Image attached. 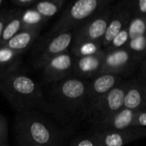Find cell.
I'll return each instance as SVG.
<instances>
[{
	"mask_svg": "<svg viewBox=\"0 0 146 146\" xmlns=\"http://www.w3.org/2000/svg\"><path fill=\"white\" fill-rule=\"evenodd\" d=\"M3 3V0H0V12H1V8H2Z\"/></svg>",
	"mask_w": 146,
	"mask_h": 146,
	"instance_id": "cell-32",
	"label": "cell"
},
{
	"mask_svg": "<svg viewBox=\"0 0 146 146\" xmlns=\"http://www.w3.org/2000/svg\"><path fill=\"white\" fill-rule=\"evenodd\" d=\"M128 41H129V35H128L127 26L114 37L110 44L104 50V51H112V50L125 48Z\"/></svg>",
	"mask_w": 146,
	"mask_h": 146,
	"instance_id": "cell-24",
	"label": "cell"
},
{
	"mask_svg": "<svg viewBox=\"0 0 146 146\" xmlns=\"http://www.w3.org/2000/svg\"><path fill=\"white\" fill-rule=\"evenodd\" d=\"M146 112L145 109L134 111L133 117V127L136 128H145Z\"/></svg>",
	"mask_w": 146,
	"mask_h": 146,
	"instance_id": "cell-27",
	"label": "cell"
},
{
	"mask_svg": "<svg viewBox=\"0 0 146 146\" xmlns=\"http://www.w3.org/2000/svg\"><path fill=\"white\" fill-rule=\"evenodd\" d=\"M134 111L122 108L107 119L93 125L94 131H118L133 127Z\"/></svg>",
	"mask_w": 146,
	"mask_h": 146,
	"instance_id": "cell-15",
	"label": "cell"
},
{
	"mask_svg": "<svg viewBox=\"0 0 146 146\" xmlns=\"http://www.w3.org/2000/svg\"><path fill=\"white\" fill-rule=\"evenodd\" d=\"M128 80H123L107 93L87 115L93 125L107 119L122 108Z\"/></svg>",
	"mask_w": 146,
	"mask_h": 146,
	"instance_id": "cell-7",
	"label": "cell"
},
{
	"mask_svg": "<svg viewBox=\"0 0 146 146\" xmlns=\"http://www.w3.org/2000/svg\"><path fill=\"white\" fill-rule=\"evenodd\" d=\"M48 21L44 19L33 8L22 10L21 16V31H38L45 25Z\"/></svg>",
	"mask_w": 146,
	"mask_h": 146,
	"instance_id": "cell-18",
	"label": "cell"
},
{
	"mask_svg": "<svg viewBox=\"0 0 146 146\" xmlns=\"http://www.w3.org/2000/svg\"><path fill=\"white\" fill-rule=\"evenodd\" d=\"M10 2L15 8L25 10L27 9L33 8L37 3V0H10Z\"/></svg>",
	"mask_w": 146,
	"mask_h": 146,
	"instance_id": "cell-28",
	"label": "cell"
},
{
	"mask_svg": "<svg viewBox=\"0 0 146 146\" xmlns=\"http://www.w3.org/2000/svg\"><path fill=\"white\" fill-rule=\"evenodd\" d=\"M16 138L42 146H62L65 133L34 110L17 113L15 120Z\"/></svg>",
	"mask_w": 146,
	"mask_h": 146,
	"instance_id": "cell-2",
	"label": "cell"
},
{
	"mask_svg": "<svg viewBox=\"0 0 146 146\" xmlns=\"http://www.w3.org/2000/svg\"><path fill=\"white\" fill-rule=\"evenodd\" d=\"M7 133L8 127L6 119L0 115V144L7 143Z\"/></svg>",
	"mask_w": 146,
	"mask_h": 146,
	"instance_id": "cell-29",
	"label": "cell"
},
{
	"mask_svg": "<svg viewBox=\"0 0 146 146\" xmlns=\"http://www.w3.org/2000/svg\"><path fill=\"white\" fill-rule=\"evenodd\" d=\"M22 9L14 8L9 9L8 18L5 21L1 38H0V46L4 45L9 39H11L16 33L21 31V16Z\"/></svg>",
	"mask_w": 146,
	"mask_h": 146,
	"instance_id": "cell-17",
	"label": "cell"
},
{
	"mask_svg": "<svg viewBox=\"0 0 146 146\" xmlns=\"http://www.w3.org/2000/svg\"><path fill=\"white\" fill-rule=\"evenodd\" d=\"M21 55L5 46H0V72L17 69L21 64Z\"/></svg>",
	"mask_w": 146,
	"mask_h": 146,
	"instance_id": "cell-21",
	"label": "cell"
},
{
	"mask_svg": "<svg viewBox=\"0 0 146 146\" xmlns=\"http://www.w3.org/2000/svg\"><path fill=\"white\" fill-rule=\"evenodd\" d=\"M0 146H8L7 143H3V144H0Z\"/></svg>",
	"mask_w": 146,
	"mask_h": 146,
	"instance_id": "cell-33",
	"label": "cell"
},
{
	"mask_svg": "<svg viewBox=\"0 0 146 146\" xmlns=\"http://www.w3.org/2000/svg\"><path fill=\"white\" fill-rule=\"evenodd\" d=\"M141 62L126 47L112 51H105L99 74H113L124 79L131 76Z\"/></svg>",
	"mask_w": 146,
	"mask_h": 146,
	"instance_id": "cell-6",
	"label": "cell"
},
{
	"mask_svg": "<svg viewBox=\"0 0 146 146\" xmlns=\"http://www.w3.org/2000/svg\"><path fill=\"white\" fill-rule=\"evenodd\" d=\"M74 31L57 34H48L41 39L33 52V66L42 69L51 59L67 52L74 39Z\"/></svg>",
	"mask_w": 146,
	"mask_h": 146,
	"instance_id": "cell-5",
	"label": "cell"
},
{
	"mask_svg": "<svg viewBox=\"0 0 146 146\" xmlns=\"http://www.w3.org/2000/svg\"><path fill=\"white\" fill-rule=\"evenodd\" d=\"M65 0H44L37 1L33 5V9L38 11L44 19L49 21L51 17L57 15L64 7Z\"/></svg>",
	"mask_w": 146,
	"mask_h": 146,
	"instance_id": "cell-20",
	"label": "cell"
},
{
	"mask_svg": "<svg viewBox=\"0 0 146 146\" xmlns=\"http://www.w3.org/2000/svg\"><path fill=\"white\" fill-rule=\"evenodd\" d=\"M132 17L146 18V0H126Z\"/></svg>",
	"mask_w": 146,
	"mask_h": 146,
	"instance_id": "cell-25",
	"label": "cell"
},
{
	"mask_svg": "<svg viewBox=\"0 0 146 146\" xmlns=\"http://www.w3.org/2000/svg\"><path fill=\"white\" fill-rule=\"evenodd\" d=\"M16 143H17L18 146H42L31 143L29 141H27V140H25L23 139H20V138H16Z\"/></svg>",
	"mask_w": 146,
	"mask_h": 146,
	"instance_id": "cell-31",
	"label": "cell"
},
{
	"mask_svg": "<svg viewBox=\"0 0 146 146\" xmlns=\"http://www.w3.org/2000/svg\"><path fill=\"white\" fill-rule=\"evenodd\" d=\"M112 2L113 0H78L71 2L64 9L62 15L48 34L75 31L95 14L110 5Z\"/></svg>",
	"mask_w": 146,
	"mask_h": 146,
	"instance_id": "cell-4",
	"label": "cell"
},
{
	"mask_svg": "<svg viewBox=\"0 0 146 146\" xmlns=\"http://www.w3.org/2000/svg\"><path fill=\"white\" fill-rule=\"evenodd\" d=\"M9 9H5L1 10V12H0V38H1L2 32H3L5 21H6V20L8 18V15H9Z\"/></svg>",
	"mask_w": 146,
	"mask_h": 146,
	"instance_id": "cell-30",
	"label": "cell"
},
{
	"mask_svg": "<svg viewBox=\"0 0 146 146\" xmlns=\"http://www.w3.org/2000/svg\"><path fill=\"white\" fill-rule=\"evenodd\" d=\"M111 15V5H109L95 14L83 25L74 31L73 41L92 40L101 42Z\"/></svg>",
	"mask_w": 146,
	"mask_h": 146,
	"instance_id": "cell-8",
	"label": "cell"
},
{
	"mask_svg": "<svg viewBox=\"0 0 146 146\" xmlns=\"http://www.w3.org/2000/svg\"><path fill=\"white\" fill-rule=\"evenodd\" d=\"M71 54L74 57H83L97 55L104 49L101 42L92 40L73 41L70 45Z\"/></svg>",
	"mask_w": 146,
	"mask_h": 146,
	"instance_id": "cell-19",
	"label": "cell"
},
{
	"mask_svg": "<svg viewBox=\"0 0 146 146\" xmlns=\"http://www.w3.org/2000/svg\"><path fill=\"white\" fill-rule=\"evenodd\" d=\"M101 146H124L146 136L145 128L130 127L118 131H94Z\"/></svg>",
	"mask_w": 146,
	"mask_h": 146,
	"instance_id": "cell-11",
	"label": "cell"
},
{
	"mask_svg": "<svg viewBox=\"0 0 146 146\" xmlns=\"http://www.w3.org/2000/svg\"><path fill=\"white\" fill-rule=\"evenodd\" d=\"M124 108L137 111L146 108L145 79L135 76L128 80L124 97Z\"/></svg>",
	"mask_w": 146,
	"mask_h": 146,
	"instance_id": "cell-14",
	"label": "cell"
},
{
	"mask_svg": "<svg viewBox=\"0 0 146 146\" xmlns=\"http://www.w3.org/2000/svg\"><path fill=\"white\" fill-rule=\"evenodd\" d=\"M74 57L68 51L51 59L42 68L43 79L47 83H56L72 77Z\"/></svg>",
	"mask_w": 146,
	"mask_h": 146,
	"instance_id": "cell-10",
	"label": "cell"
},
{
	"mask_svg": "<svg viewBox=\"0 0 146 146\" xmlns=\"http://www.w3.org/2000/svg\"><path fill=\"white\" fill-rule=\"evenodd\" d=\"M126 48L139 61L145 60L146 38L145 35L138 36L134 38L129 39Z\"/></svg>",
	"mask_w": 146,
	"mask_h": 146,
	"instance_id": "cell-22",
	"label": "cell"
},
{
	"mask_svg": "<svg viewBox=\"0 0 146 146\" xmlns=\"http://www.w3.org/2000/svg\"><path fill=\"white\" fill-rule=\"evenodd\" d=\"M0 92L17 113L38 107L46 109V101L39 86L17 69L0 72Z\"/></svg>",
	"mask_w": 146,
	"mask_h": 146,
	"instance_id": "cell-1",
	"label": "cell"
},
{
	"mask_svg": "<svg viewBox=\"0 0 146 146\" xmlns=\"http://www.w3.org/2000/svg\"><path fill=\"white\" fill-rule=\"evenodd\" d=\"M105 51L103 50L97 55L74 57L72 77L89 80L98 76L100 73Z\"/></svg>",
	"mask_w": 146,
	"mask_h": 146,
	"instance_id": "cell-13",
	"label": "cell"
},
{
	"mask_svg": "<svg viewBox=\"0 0 146 146\" xmlns=\"http://www.w3.org/2000/svg\"><path fill=\"white\" fill-rule=\"evenodd\" d=\"M131 19L132 16L128 10L126 0H122L115 5L111 6V15L106 32L101 40L103 49H105L110 44L114 37L128 25Z\"/></svg>",
	"mask_w": 146,
	"mask_h": 146,
	"instance_id": "cell-12",
	"label": "cell"
},
{
	"mask_svg": "<svg viewBox=\"0 0 146 146\" xmlns=\"http://www.w3.org/2000/svg\"><path fill=\"white\" fill-rule=\"evenodd\" d=\"M124 79L113 74H101L88 80L86 96V115L98 104V103Z\"/></svg>",
	"mask_w": 146,
	"mask_h": 146,
	"instance_id": "cell-9",
	"label": "cell"
},
{
	"mask_svg": "<svg viewBox=\"0 0 146 146\" xmlns=\"http://www.w3.org/2000/svg\"><path fill=\"white\" fill-rule=\"evenodd\" d=\"M146 18L144 17H132L128 25L127 31L129 39L134 38L138 36L145 35Z\"/></svg>",
	"mask_w": 146,
	"mask_h": 146,
	"instance_id": "cell-23",
	"label": "cell"
},
{
	"mask_svg": "<svg viewBox=\"0 0 146 146\" xmlns=\"http://www.w3.org/2000/svg\"><path fill=\"white\" fill-rule=\"evenodd\" d=\"M88 80L69 77L51 84L50 90V107L58 115L73 116L82 113L86 115V96Z\"/></svg>",
	"mask_w": 146,
	"mask_h": 146,
	"instance_id": "cell-3",
	"label": "cell"
},
{
	"mask_svg": "<svg viewBox=\"0 0 146 146\" xmlns=\"http://www.w3.org/2000/svg\"><path fill=\"white\" fill-rule=\"evenodd\" d=\"M38 35V31H20L3 46L20 54H23L32 46Z\"/></svg>",
	"mask_w": 146,
	"mask_h": 146,
	"instance_id": "cell-16",
	"label": "cell"
},
{
	"mask_svg": "<svg viewBox=\"0 0 146 146\" xmlns=\"http://www.w3.org/2000/svg\"><path fill=\"white\" fill-rule=\"evenodd\" d=\"M68 146H101L97 137L92 133L91 135L80 136L75 138Z\"/></svg>",
	"mask_w": 146,
	"mask_h": 146,
	"instance_id": "cell-26",
	"label": "cell"
}]
</instances>
